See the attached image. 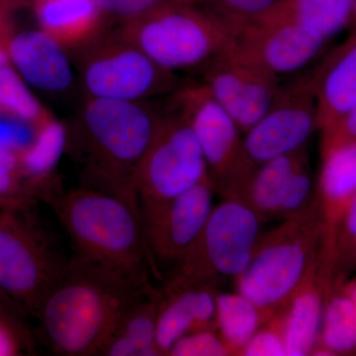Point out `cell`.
<instances>
[{"label":"cell","instance_id":"1","mask_svg":"<svg viewBox=\"0 0 356 356\" xmlns=\"http://www.w3.org/2000/svg\"><path fill=\"white\" fill-rule=\"evenodd\" d=\"M165 106L86 97L67 147L81 166V186L139 206L138 172L158 133Z\"/></svg>","mask_w":356,"mask_h":356},{"label":"cell","instance_id":"2","mask_svg":"<svg viewBox=\"0 0 356 356\" xmlns=\"http://www.w3.org/2000/svg\"><path fill=\"white\" fill-rule=\"evenodd\" d=\"M149 286L74 255L40 309L49 346L60 355H99L123 312Z\"/></svg>","mask_w":356,"mask_h":356},{"label":"cell","instance_id":"3","mask_svg":"<svg viewBox=\"0 0 356 356\" xmlns=\"http://www.w3.org/2000/svg\"><path fill=\"white\" fill-rule=\"evenodd\" d=\"M49 201L76 255L140 286L151 285L154 264L138 206L83 186L53 188Z\"/></svg>","mask_w":356,"mask_h":356},{"label":"cell","instance_id":"4","mask_svg":"<svg viewBox=\"0 0 356 356\" xmlns=\"http://www.w3.org/2000/svg\"><path fill=\"white\" fill-rule=\"evenodd\" d=\"M264 234L242 274L236 291L269 315L280 310L320 261L323 222L317 199L303 212Z\"/></svg>","mask_w":356,"mask_h":356},{"label":"cell","instance_id":"5","mask_svg":"<svg viewBox=\"0 0 356 356\" xmlns=\"http://www.w3.org/2000/svg\"><path fill=\"white\" fill-rule=\"evenodd\" d=\"M114 31L177 74H198L234 42L219 21L189 0H175Z\"/></svg>","mask_w":356,"mask_h":356},{"label":"cell","instance_id":"6","mask_svg":"<svg viewBox=\"0 0 356 356\" xmlns=\"http://www.w3.org/2000/svg\"><path fill=\"white\" fill-rule=\"evenodd\" d=\"M76 50V67L88 97L152 102L172 95L187 81L159 67L114 30L102 33Z\"/></svg>","mask_w":356,"mask_h":356},{"label":"cell","instance_id":"7","mask_svg":"<svg viewBox=\"0 0 356 356\" xmlns=\"http://www.w3.org/2000/svg\"><path fill=\"white\" fill-rule=\"evenodd\" d=\"M168 104L191 125L201 151L215 193L238 199L257 166L243 147V133L199 81H186Z\"/></svg>","mask_w":356,"mask_h":356},{"label":"cell","instance_id":"8","mask_svg":"<svg viewBox=\"0 0 356 356\" xmlns=\"http://www.w3.org/2000/svg\"><path fill=\"white\" fill-rule=\"evenodd\" d=\"M264 220L238 199L214 206L200 235L175 266V273L216 288L236 280L250 261Z\"/></svg>","mask_w":356,"mask_h":356},{"label":"cell","instance_id":"9","mask_svg":"<svg viewBox=\"0 0 356 356\" xmlns=\"http://www.w3.org/2000/svg\"><path fill=\"white\" fill-rule=\"evenodd\" d=\"M165 105L158 133L138 172L137 194L143 220L209 177L191 125L168 102Z\"/></svg>","mask_w":356,"mask_h":356},{"label":"cell","instance_id":"10","mask_svg":"<svg viewBox=\"0 0 356 356\" xmlns=\"http://www.w3.org/2000/svg\"><path fill=\"white\" fill-rule=\"evenodd\" d=\"M311 67L283 79L266 113L243 134V147L252 165H261L308 147L318 131Z\"/></svg>","mask_w":356,"mask_h":356},{"label":"cell","instance_id":"11","mask_svg":"<svg viewBox=\"0 0 356 356\" xmlns=\"http://www.w3.org/2000/svg\"><path fill=\"white\" fill-rule=\"evenodd\" d=\"M330 43L299 23L264 16L234 37L231 50L284 79L312 67Z\"/></svg>","mask_w":356,"mask_h":356},{"label":"cell","instance_id":"12","mask_svg":"<svg viewBox=\"0 0 356 356\" xmlns=\"http://www.w3.org/2000/svg\"><path fill=\"white\" fill-rule=\"evenodd\" d=\"M67 262L41 236L13 218L0 220V289L41 309Z\"/></svg>","mask_w":356,"mask_h":356},{"label":"cell","instance_id":"13","mask_svg":"<svg viewBox=\"0 0 356 356\" xmlns=\"http://www.w3.org/2000/svg\"><path fill=\"white\" fill-rule=\"evenodd\" d=\"M199 81L245 134L266 113L282 79L238 57L231 48L198 72Z\"/></svg>","mask_w":356,"mask_h":356},{"label":"cell","instance_id":"14","mask_svg":"<svg viewBox=\"0 0 356 356\" xmlns=\"http://www.w3.org/2000/svg\"><path fill=\"white\" fill-rule=\"evenodd\" d=\"M214 194L210 178H206L143 220L153 264L154 259L175 264L179 261L208 221Z\"/></svg>","mask_w":356,"mask_h":356},{"label":"cell","instance_id":"15","mask_svg":"<svg viewBox=\"0 0 356 356\" xmlns=\"http://www.w3.org/2000/svg\"><path fill=\"white\" fill-rule=\"evenodd\" d=\"M217 294L216 288L177 273L156 289L159 355H168L173 344L191 332L217 331Z\"/></svg>","mask_w":356,"mask_h":356},{"label":"cell","instance_id":"16","mask_svg":"<svg viewBox=\"0 0 356 356\" xmlns=\"http://www.w3.org/2000/svg\"><path fill=\"white\" fill-rule=\"evenodd\" d=\"M64 46L43 30L11 35L6 44L9 60L26 83L51 95L72 89L74 74Z\"/></svg>","mask_w":356,"mask_h":356},{"label":"cell","instance_id":"17","mask_svg":"<svg viewBox=\"0 0 356 356\" xmlns=\"http://www.w3.org/2000/svg\"><path fill=\"white\" fill-rule=\"evenodd\" d=\"M311 70L322 132L356 106V33L325 51Z\"/></svg>","mask_w":356,"mask_h":356},{"label":"cell","instance_id":"18","mask_svg":"<svg viewBox=\"0 0 356 356\" xmlns=\"http://www.w3.org/2000/svg\"><path fill=\"white\" fill-rule=\"evenodd\" d=\"M322 156V168L316 182V199L323 222L320 259L329 261L337 227L356 197V143L337 147Z\"/></svg>","mask_w":356,"mask_h":356},{"label":"cell","instance_id":"19","mask_svg":"<svg viewBox=\"0 0 356 356\" xmlns=\"http://www.w3.org/2000/svg\"><path fill=\"white\" fill-rule=\"evenodd\" d=\"M331 289L321 261L280 309L286 356L311 355L318 343L325 299Z\"/></svg>","mask_w":356,"mask_h":356},{"label":"cell","instance_id":"20","mask_svg":"<svg viewBox=\"0 0 356 356\" xmlns=\"http://www.w3.org/2000/svg\"><path fill=\"white\" fill-rule=\"evenodd\" d=\"M40 29L65 48L76 49L104 32L96 0H33Z\"/></svg>","mask_w":356,"mask_h":356},{"label":"cell","instance_id":"21","mask_svg":"<svg viewBox=\"0 0 356 356\" xmlns=\"http://www.w3.org/2000/svg\"><path fill=\"white\" fill-rule=\"evenodd\" d=\"M156 289L149 286L119 318L99 355L161 356L156 346Z\"/></svg>","mask_w":356,"mask_h":356},{"label":"cell","instance_id":"22","mask_svg":"<svg viewBox=\"0 0 356 356\" xmlns=\"http://www.w3.org/2000/svg\"><path fill=\"white\" fill-rule=\"evenodd\" d=\"M310 161L308 147L257 165L243 187L238 200L250 205L262 220L276 217L290 178Z\"/></svg>","mask_w":356,"mask_h":356},{"label":"cell","instance_id":"23","mask_svg":"<svg viewBox=\"0 0 356 356\" xmlns=\"http://www.w3.org/2000/svg\"><path fill=\"white\" fill-rule=\"evenodd\" d=\"M353 3L355 0H280L264 16L299 23L332 42L350 28Z\"/></svg>","mask_w":356,"mask_h":356},{"label":"cell","instance_id":"24","mask_svg":"<svg viewBox=\"0 0 356 356\" xmlns=\"http://www.w3.org/2000/svg\"><path fill=\"white\" fill-rule=\"evenodd\" d=\"M270 316L238 291L218 292L217 332L231 355H240Z\"/></svg>","mask_w":356,"mask_h":356},{"label":"cell","instance_id":"25","mask_svg":"<svg viewBox=\"0 0 356 356\" xmlns=\"http://www.w3.org/2000/svg\"><path fill=\"white\" fill-rule=\"evenodd\" d=\"M332 356L356 355V309L341 286L330 289L318 343Z\"/></svg>","mask_w":356,"mask_h":356},{"label":"cell","instance_id":"26","mask_svg":"<svg viewBox=\"0 0 356 356\" xmlns=\"http://www.w3.org/2000/svg\"><path fill=\"white\" fill-rule=\"evenodd\" d=\"M67 129L51 116L38 127L31 146L19 154L23 170L30 177H47L67 147Z\"/></svg>","mask_w":356,"mask_h":356},{"label":"cell","instance_id":"27","mask_svg":"<svg viewBox=\"0 0 356 356\" xmlns=\"http://www.w3.org/2000/svg\"><path fill=\"white\" fill-rule=\"evenodd\" d=\"M0 113L20 119L37 128L53 116L42 106L24 79L10 65L0 70Z\"/></svg>","mask_w":356,"mask_h":356},{"label":"cell","instance_id":"28","mask_svg":"<svg viewBox=\"0 0 356 356\" xmlns=\"http://www.w3.org/2000/svg\"><path fill=\"white\" fill-rule=\"evenodd\" d=\"M323 269L331 287L341 286L356 271V197L337 227L331 255Z\"/></svg>","mask_w":356,"mask_h":356},{"label":"cell","instance_id":"29","mask_svg":"<svg viewBox=\"0 0 356 356\" xmlns=\"http://www.w3.org/2000/svg\"><path fill=\"white\" fill-rule=\"evenodd\" d=\"M212 15L235 37L266 15L280 0H189Z\"/></svg>","mask_w":356,"mask_h":356},{"label":"cell","instance_id":"30","mask_svg":"<svg viewBox=\"0 0 356 356\" xmlns=\"http://www.w3.org/2000/svg\"><path fill=\"white\" fill-rule=\"evenodd\" d=\"M316 184L312 175L310 161L303 163L288 182L276 217L288 219L303 212L315 198Z\"/></svg>","mask_w":356,"mask_h":356},{"label":"cell","instance_id":"31","mask_svg":"<svg viewBox=\"0 0 356 356\" xmlns=\"http://www.w3.org/2000/svg\"><path fill=\"white\" fill-rule=\"evenodd\" d=\"M241 356H286L282 332V318L280 310L257 330Z\"/></svg>","mask_w":356,"mask_h":356},{"label":"cell","instance_id":"32","mask_svg":"<svg viewBox=\"0 0 356 356\" xmlns=\"http://www.w3.org/2000/svg\"><path fill=\"white\" fill-rule=\"evenodd\" d=\"M175 0H96L105 24H127Z\"/></svg>","mask_w":356,"mask_h":356},{"label":"cell","instance_id":"33","mask_svg":"<svg viewBox=\"0 0 356 356\" xmlns=\"http://www.w3.org/2000/svg\"><path fill=\"white\" fill-rule=\"evenodd\" d=\"M170 356H229V348L217 331L191 332L178 339L168 353Z\"/></svg>","mask_w":356,"mask_h":356},{"label":"cell","instance_id":"34","mask_svg":"<svg viewBox=\"0 0 356 356\" xmlns=\"http://www.w3.org/2000/svg\"><path fill=\"white\" fill-rule=\"evenodd\" d=\"M37 131L32 124L0 113V149L22 154L34 142Z\"/></svg>","mask_w":356,"mask_h":356},{"label":"cell","instance_id":"35","mask_svg":"<svg viewBox=\"0 0 356 356\" xmlns=\"http://www.w3.org/2000/svg\"><path fill=\"white\" fill-rule=\"evenodd\" d=\"M356 143V106L331 127L321 132V156L346 145Z\"/></svg>","mask_w":356,"mask_h":356},{"label":"cell","instance_id":"36","mask_svg":"<svg viewBox=\"0 0 356 356\" xmlns=\"http://www.w3.org/2000/svg\"><path fill=\"white\" fill-rule=\"evenodd\" d=\"M19 163V154L0 149V194L11 188Z\"/></svg>","mask_w":356,"mask_h":356},{"label":"cell","instance_id":"37","mask_svg":"<svg viewBox=\"0 0 356 356\" xmlns=\"http://www.w3.org/2000/svg\"><path fill=\"white\" fill-rule=\"evenodd\" d=\"M14 346L13 339L6 329L0 325V356L13 355Z\"/></svg>","mask_w":356,"mask_h":356},{"label":"cell","instance_id":"38","mask_svg":"<svg viewBox=\"0 0 356 356\" xmlns=\"http://www.w3.org/2000/svg\"><path fill=\"white\" fill-rule=\"evenodd\" d=\"M6 9L0 7V44H6L7 41L10 38V30H9V26L7 24V20L6 17Z\"/></svg>","mask_w":356,"mask_h":356},{"label":"cell","instance_id":"39","mask_svg":"<svg viewBox=\"0 0 356 356\" xmlns=\"http://www.w3.org/2000/svg\"><path fill=\"white\" fill-rule=\"evenodd\" d=\"M343 291L348 295L355 304L356 309V280H348L341 285Z\"/></svg>","mask_w":356,"mask_h":356},{"label":"cell","instance_id":"40","mask_svg":"<svg viewBox=\"0 0 356 356\" xmlns=\"http://www.w3.org/2000/svg\"><path fill=\"white\" fill-rule=\"evenodd\" d=\"M8 65H10V60H9L8 54H7L6 46L0 44V70Z\"/></svg>","mask_w":356,"mask_h":356},{"label":"cell","instance_id":"41","mask_svg":"<svg viewBox=\"0 0 356 356\" xmlns=\"http://www.w3.org/2000/svg\"><path fill=\"white\" fill-rule=\"evenodd\" d=\"M348 30H350V32L356 33V0H355V3H353V13H351L350 28H348Z\"/></svg>","mask_w":356,"mask_h":356},{"label":"cell","instance_id":"42","mask_svg":"<svg viewBox=\"0 0 356 356\" xmlns=\"http://www.w3.org/2000/svg\"><path fill=\"white\" fill-rule=\"evenodd\" d=\"M11 1H13V0H0V6L6 9L7 4L10 3Z\"/></svg>","mask_w":356,"mask_h":356}]
</instances>
